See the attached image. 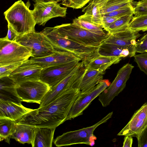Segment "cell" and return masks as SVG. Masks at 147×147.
<instances>
[{"mask_svg":"<svg viewBox=\"0 0 147 147\" xmlns=\"http://www.w3.org/2000/svg\"><path fill=\"white\" fill-rule=\"evenodd\" d=\"M80 92L78 88L69 89L47 105L32 109L16 122L38 127L56 128L66 121L72 107Z\"/></svg>","mask_w":147,"mask_h":147,"instance_id":"6da1fadb","label":"cell"},{"mask_svg":"<svg viewBox=\"0 0 147 147\" xmlns=\"http://www.w3.org/2000/svg\"><path fill=\"white\" fill-rule=\"evenodd\" d=\"M41 32L49 39L57 51L71 52L84 62L100 55L98 47L85 45L71 40L60 34L55 26L46 27Z\"/></svg>","mask_w":147,"mask_h":147,"instance_id":"7a4b0ae2","label":"cell"},{"mask_svg":"<svg viewBox=\"0 0 147 147\" xmlns=\"http://www.w3.org/2000/svg\"><path fill=\"white\" fill-rule=\"evenodd\" d=\"M28 1L26 3L18 1L4 13L6 20L18 35L35 32L36 23Z\"/></svg>","mask_w":147,"mask_h":147,"instance_id":"3957f363","label":"cell"},{"mask_svg":"<svg viewBox=\"0 0 147 147\" xmlns=\"http://www.w3.org/2000/svg\"><path fill=\"white\" fill-rule=\"evenodd\" d=\"M113 114V111L109 113L92 126L64 133L57 137L54 140V143L59 147L82 144L93 146L97 139V138L94 134V131L99 125L107 122L111 117Z\"/></svg>","mask_w":147,"mask_h":147,"instance_id":"277c9868","label":"cell"},{"mask_svg":"<svg viewBox=\"0 0 147 147\" xmlns=\"http://www.w3.org/2000/svg\"><path fill=\"white\" fill-rule=\"evenodd\" d=\"M62 35L78 43L88 46L99 47L110 35L96 34L82 28L72 23L55 26Z\"/></svg>","mask_w":147,"mask_h":147,"instance_id":"5b68a950","label":"cell"},{"mask_svg":"<svg viewBox=\"0 0 147 147\" xmlns=\"http://www.w3.org/2000/svg\"><path fill=\"white\" fill-rule=\"evenodd\" d=\"M16 41L32 51V57H44L58 51L49 39L41 32L18 35Z\"/></svg>","mask_w":147,"mask_h":147,"instance_id":"8992f818","label":"cell"},{"mask_svg":"<svg viewBox=\"0 0 147 147\" xmlns=\"http://www.w3.org/2000/svg\"><path fill=\"white\" fill-rule=\"evenodd\" d=\"M85 68L83 61L80 62L71 72L56 86L51 88L41 102L39 107L44 106L56 99L65 91L72 88L79 89Z\"/></svg>","mask_w":147,"mask_h":147,"instance_id":"52a82bcc","label":"cell"},{"mask_svg":"<svg viewBox=\"0 0 147 147\" xmlns=\"http://www.w3.org/2000/svg\"><path fill=\"white\" fill-rule=\"evenodd\" d=\"M61 0H34L32 10L36 24L44 26L50 19L56 17H65L67 8L61 7L58 2Z\"/></svg>","mask_w":147,"mask_h":147,"instance_id":"ba28073f","label":"cell"},{"mask_svg":"<svg viewBox=\"0 0 147 147\" xmlns=\"http://www.w3.org/2000/svg\"><path fill=\"white\" fill-rule=\"evenodd\" d=\"M32 51L17 42L0 39V66L23 62L32 57Z\"/></svg>","mask_w":147,"mask_h":147,"instance_id":"9c48e42d","label":"cell"},{"mask_svg":"<svg viewBox=\"0 0 147 147\" xmlns=\"http://www.w3.org/2000/svg\"><path fill=\"white\" fill-rule=\"evenodd\" d=\"M134 67L129 63L123 65L118 71L112 83L99 95L98 100L103 107L109 105L125 88Z\"/></svg>","mask_w":147,"mask_h":147,"instance_id":"30bf717a","label":"cell"},{"mask_svg":"<svg viewBox=\"0 0 147 147\" xmlns=\"http://www.w3.org/2000/svg\"><path fill=\"white\" fill-rule=\"evenodd\" d=\"M50 89L47 84L39 79L18 84L17 92L22 101L40 104Z\"/></svg>","mask_w":147,"mask_h":147,"instance_id":"8fae6325","label":"cell"},{"mask_svg":"<svg viewBox=\"0 0 147 147\" xmlns=\"http://www.w3.org/2000/svg\"><path fill=\"white\" fill-rule=\"evenodd\" d=\"M108 80H103L95 87L86 92H80L75 100L66 119L71 120L82 115L91 102L110 84Z\"/></svg>","mask_w":147,"mask_h":147,"instance_id":"7c38bea8","label":"cell"},{"mask_svg":"<svg viewBox=\"0 0 147 147\" xmlns=\"http://www.w3.org/2000/svg\"><path fill=\"white\" fill-rule=\"evenodd\" d=\"M80 61H77L43 68L41 72L39 80L47 84L51 88L67 76Z\"/></svg>","mask_w":147,"mask_h":147,"instance_id":"4fadbf2b","label":"cell"},{"mask_svg":"<svg viewBox=\"0 0 147 147\" xmlns=\"http://www.w3.org/2000/svg\"><path fill=\"white\" fill-rule=\"evenodd\" d=\"M43 68L30 59L24 61L9 77L18 84L26 81L39 80Z\"/></svg>","mask_w":147,"mask_h":147,"instance_id":"5bb4252c","label":"cell"},{"mask_svg":"<svg viewBox=\"0 0 147 147\" xmlns=\"http://www.w3.org/2000/svg\"><path fill=\"white\" fill-rule=\"evenodd\" d=\"M147 126V102L134 113L118 136L136 137Z\"/></svg>","mask_w":147,"mask_h":147,"instance_id":"9a60e30c","label":"cell"},{"mask_svg":"<svg viewBox=\"0 0 147 147\" xmlns=\"http://www.w3.org/2000/svg\"><path fill=\"white\" fill-rule=\"evenodd\" d=\"M30 59L43 68L68 63L77 61H82L80 58L71 52L61 51H57L52 54L44 57H31Z\"/></svg>","mask_w":147,"mask_h":147,"instance_id":"2e32d148","label":"cell"},{"mask_svg":"<svg viewBox=\"0 0 147 147\" xmlns=\"http://www.w3.org/2000/svg\"><path fill=\"white\" fill-rule=\"evenodd\" d=\"M107 0H91L88 4L82 9V11L84 13L78 18L102 27L103 16L101 11Z\"/></svg>","mask_w":147,"mask_h":147,"instance_id":"e0dca14e","label":"cell"},{"mask_svg":"<svg viewBox=\"0 0 147 147\" xmlns=\"http://www.w3.org/2000/svg\"><path fill=\"white\" fill-rule=\"evenodd\" d=\"M142 35L139 31H135L129 27L123 30L110 34L103 42L121 46L136 45V40Z\"/></svg>","mask_w":147,"mask_h":147,"instance_id":"ac0fdd59","label":"cell"},{"mask_svg":"<svg viewBox=\"0 0 147 147\" xmlns=\"http://www.w3.org/2000/svg\"><path fill=\"white\" fill-rule=\"evenodd\" d=\"M136 52V45L121 46L103 42L98 49L100 55L118 57L122 59L134 57Z\"/></svg>","mask_w":147,"mask_h":147,"instance_id":"d6986e66","label":"cell"},{"mask_svg":"<svg viewBox=\"0 0 147 147\" xmlns=\"http://www.w3.org/2000/svg\"><path fill=\"white\" fill-rule=\"evenodd\" d=\"M32 109L22 104L0 100V118H7L16 121Z\"/></svg>","mask_w":147,"mask_h":147,"instance_id":"ffe728a7","label":"cell"},{"mask_svg":"<svg viewBox=\"0 0 147 147\" xmlns=\"http://www.w3.org/2000/svg\"><path fill=\"white\" fill-rule=\"evenodd\" d=\"M18 86L9 76L0 78V100L22 104L17 92Z\"/></svg>","mask_w":147,"mask_h":147,"instance_id":"44dd1931","label":"cell"},{"mask_svg":"<svg viewBox=\"0 0 147 147\" xmlns=\"http://www.w3.org/2000/svg\"><path fill=\"white\" fill-rule=\"evenodd\" d=\"M37 127L16 123L11 138L19 143L30 144L33 147Z\"/></svg>","mask_w":147,"mask_h":147,"instance_id":"7402d4cb","label":"cell"},{"mask_svg":"<svg viewBox=\"0 0 147 147\" xmlns=\"http://www.w3.org/2000/svg\"><path fill=\"white\" fill-rule=\"evenodd\" d=\"M105 72L85 68L79 87L81 92L92 89L103 79Z\"/></svg>","mask_w":147,"mask_h":147,"instance_id":"603a6c76","label":"cell"},{"mask_svg":"<svg viewBox=\"0 0 147 147\" xmlns=\"http://www.w3.org/2000/svg\"><path fill=\"white\" fill-rule=\"evenodd\" d=\"M122 59L118 57L99 55L88 61L83 62L86 68L105 72L112 65L119 63Z\"/></svg>","mask_w":147,"mask_h":147,"instance_id":"cb8c5ba5","label":"cell"},{"mask_svg":"<svg viewBox=\"0 0 147 147\" xmlns=\"http://www.w3.org/2000/svg\"><path fill=\"white\" fill-rule=\"evenodd\" d=\"M55 129L37 127L33 147H52Z\"/></svg>","mask_w":147,"mask_h":147,"instance_id":"d4e9b609","label":"cell"},{"mask_svg":"<svg viewBox=\"0 0 147 147\" xmlns=\"http://www.w3.org/2000/svg\"><path fill=\"white\" fill-rule=\"evenodd\" d=\"M16 122L7 118H0V140L9 144Z\"/></svg>","mask_w":147,"mask_h":147,"instance_id":"484cf974","label":"cell"},{"mask_svg":"<svg viewBox=\"0 0 147 147\" xmlns=\"http://www.w3.org/2000/svg\"><path fill=\"white\" fill-rule=\"evenodd\" d=\"M133 15L128 14L119 18L104 30L111 34L127 28L129 27V24Z\"/></svg>","mask_w":147,"mask_h":147,"instance_id":"4316f807","label":"cell"},{"mask_svg":"<svg viewBox=\"0 0 147 147\" xmlns=\"http://www.w3.org/2000/svg\"><path fill=\"white\" fill-rule=\"evenodd\" d=\"M134 0H108L101 11L102 15L132 5Z\"/></svg>","mask_w":147,"mask_h":147,"instance_id":"83f0119b","label":"cell"},{"mask_svg":"<svg viewBox=\"0 0 147 147\" xmlns=\"http://www.w3.org/2000/svg\"><path fill=\"white\" fill-rule=\"evenodd\" d=\"M72 23L86 30L98 34L106 35L108 33V32L106 33L101 26L80 20L78 18L73 19Z\"/></svg>","mask_w":147,"mask_h":147,"instance_id":"f1b7e54d","label":"cell"},{"mask_svg":"<svg viewBox=\"0 0 147 147\" xmlns=\"http://www.w3.org/2000/svg\"><path fill=\"white\" fill-rule=\"evenodd\" d=\"M129 26L131 29L135 31H147V14L133 16Z\"/></svg>","mask_w":147,"mask_h":147,"instance_id":"f546056e","label":"cell"},{"mask_svg":"<svg viewBox=\"0 0 147 147\" xmlns=\"http://www.w3.org/2000/svg\"><path fill=\"white\" fill-rule=\"evenodd\" d=\"M134 57L140 70L147 75V52L136 54Z\"/></svg>","mask_w":147,"mask_h":147,"instance_id":"4dcf8cb0","label":"cell"},{"mask_svg":"<svg viewBox=\"0 0 147 147\" xmlns=\"http://www.w3.org/2000/svg\"><path fill=\"white\" fill-rule=\"evenodd\" d=\"M134 9L132 5L111 11L104 16L121 17L126 15L134 14Z\"/></svg>","mask_w":147,"mask_h":147,"instance_id":"1f68e13d","label":"cell"},{"mask_svg":"<svg viewBox=\"0 0 147 147\" xmlns=\"http://www.w3.org/2000/svg\"><path fill=\"white\" fill-rule=\"evenodd\" d=\"M23 62L11 63L0 66V78L9 76Z\"/></svg>","mask_w":147,"mask_h":147,"instance_id":"d6a6232c","label":"cell"},{"mask_svg":"<svg viewBox=\"0 0 147 147\" xmlns=\"http://www.w3.org/2000/svg\"><path fill=\"white\" fill-rule=\"evenodd\" d=\"M91 0H62L61 4L66 7L73 9H81Z\"/></svg>","mask_w":147,"mask_h":147,"instance_id":"836d02e7","label":"cell"},{"mask_svg":"<svg viewBox=\"0 0 147 147\" xmlns=\"http://www.w3.org/2000/svg\"><path fill=\"white\" fill-rule=\"evenodd\" d=\"M134 9L135 16L147 14V0L139 1Z\"/></svg>","mask_w":147,"mask_h":147,"instance_id":"e575fe53","label":"cell"},{"mask_svg":"<svg viewBox=\"0 0 147 147\" xmlns=\"http://www.w3.org/2000/svg\"><path fill=\"white\" fill-rule=\"evenodd\" d=\"M136 52L140 53L147 52V33L138 40L136 44Z\"/></svg>","mask_w":147,"mask_h":147,"instance_id":"d590c367","label":"cell"},{"mask_svg":"<svg viewBox=\"0 0 147 147\" xmlns=\"http://www.w3.org/2000/svg\"><path fill=\"white\" fill-rule=\"evenodd\" d=\"M136 137L138 140V147H147V126Z\"/></svg>","mask_w":147,"mask_h":147,"instance_id":"8d00e7d4","label":"cell"},{"mask_svg":"<svg viewBox=\"0 0 147 147\" xmlns=\"http://www.w3.org/2000/svg\"><path fill=\"white\" fill-rule=\"evenodd\" d=\"M8 31L6 36L3 38L4 39L12 42H16L18 35L10 25L8 24Z\"/></svg>","mask_w":147,"mask_h":147,"instance_id":"74e56055","label":"cell"},{"mask_svg":"<svg viewBox=\"0 0 147 147\" xmlns=\"http://www.w3.org/2000/svg\"><path fill=\"white\" fill-rule=\"evenodd\" d=\"M119 18L104 16L102 21V27L104 30Z\"/></svg>","mask_w":147,"mask_h":147,"instance_id":"f35d334b","label":"cell"},{"mask_svg":"<svg viewBox=\"0 0 147 147\" xmlns=\"http://www.w3.org/2000/svg\"><path fill=\"white\" fill-rule=\"evenodd\" d=\"M123 142V147H131L133 142L132 136H125Z\"/></svg>","mask_w":147,"mask_h":147,"instance_id":"ab89813d","label":"cell"}]
</instances>
